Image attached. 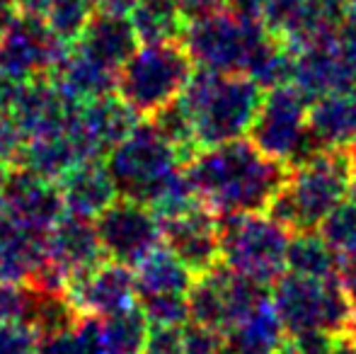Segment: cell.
Returning a JSON list of instances; mask_svg holds the SVG:
<instances>
[{"mask_svg": "<svg viewBox=\"0 0 356 354\" xmlns=\"http://www.w3.org/2000/svg\"><path fill=\"white\" fill-rule=\"evenodd\" d=\"M197 197L218 216L267 211L289 177V168L254 148L252 141L204 146L184 163Z\"/></svg>", "mask_w": 356, "mask_h": 354, "instance_id": "1", "label": "cell"}, {"mask_svg": "<svg viewBox=\"0 0 356 354\" xmlns=\"http://www.w3.org/2000/svg\"><path fill=\"white\" fill-rule=\"evenodd\" d=\"M354 179L352 148H325L315 158L291 168L267 214L291 233L315 231L352 194Z\"/></svg>", "mask_w": 356, "mask_h": 354, "instance_id": "2", "label": "cell"}, {"mask_svg": "<svg viewBox=\"0 0 356 354\" xmlns=\"http://www.w3.org/2000/svg\"><path fill=\"white\" fill-rule=\"evenodd\" d=\"M264 90L245 73L197 68L179 99L187 107L199 146L238 141L250 131Z\"/></svg>", "mask_w": 356, "mask_h": 354, "instance_id": "3", "label": "cell"}, {"mask_svg": "<svg viewBox=\"0 0 356 354\" xmlns=\"http://www.w3.org/2000/svg\"><path fill=\"white\" fill-rule=\"evenodd\" d=\"M194 71L197 63L179 39L141 44L117 71V95L138 117L148 119L182 95Z\"/></svg>", "mask_w": 356, "mask_h": 354, "instance_id": "4", "label": "cell"}, {"mask_svg": "<svg viewBox=\"0 0 356 354\" xmlns=\"http://www.w3.org/2000/svg\"><path fill=\"white\" fill-rule=\"evenodd\" d=\"M310 102L313 99L296 83L264 90L248 136L259 153L272 161L296 168L325 151L323 143L310 131Z\"/></svg>", "mask_w": 356, "mask_h": 354, "instance_id": "5", "label": "cell"}, {"mask_svg": "<svg viewBox=\"0 0 356 354\" xmlns=\"http://www.w3.org/2000/svg\"><path fill=\"white\" fill-rule=\"evenodd\" d=\"M269 39L272 32L264 27L259 15L225 8L187 22L179 42L199 68H211L220 73H248L252 58Z\"/></svg>", "mask_w": 356, "mask_h": 354, "instance_id": "6", "label": "cell"}, {"mask_svg": "<svg viewBox=\"0 0 356 354\" xmlns=\"http://www.w3.org/2000/svg\"><path fill=\"white\" fill-rule=\"evenodd\" d=\"M104 166L117 184L119 197L136 199L153 209L184 163L158 129L143 119L119 146L112 148Z\"/></svg>", "mask_w": 356, "mask_h": 354, "instance_id": "7", "label": "cell"}, {"mask_svg": "<svg viewBox=\"0 0 356 354\" xmlns=\"http://www.w3.org/2000/svg\"><path fill=\"white\" fill-rule=\"evenodd\" d=\"M272 306L289 335L303 330H327L332 335L349 332L356 313L339 277L310 279L284 272L272 284Z\"/></svg>", "mask_w": 356, "mask_h": 354, "instance_id": "8", "label": "cell"}, {"mask_svg": "<svg viewBox=\"0 0 356 354\" xmlns=\"http://www.w3.org/2000/svg\"><path fill=\"white\" fill-rule=\"evenodd\" d=\"M220 257L233 272L272 287L286 272L291 231L267 211L218 216Z\"/></svg>", "mask_w": 356, "mask_h": 354, "instance_id": "9", "label": "cell"}, {"mask_svg": "<svg viewBox=\"0 0 356 354\" xmlns=\"http://www.w3.org/2000/svg\"><path fill=\"white\" fill-rule=\"evenodd\" d=\"M68 49L71 47L54 37L42 15L17 13L0 34V71L19 86L34 78H47Z\"/></svg>", "mask_w": 356, "mask_h": 354, "instance_id": "10", "label": "cell"}, {"mask_svg": "<svg viewBox=\"0 0 356 354\" xmlns=\"http://www.w3.org/2000/svg\"><path fill=\"white\" fill-rule=\"evenodd\" d=\"M99 243L109 260L136 267L145 255L163 246L158 214L136 199L117 197L99 216H95Z\"/></svg>", "mask_w": 356, "mask_h": 354, "instance_id": "11", "label": "cell"}, {"mask_svg": "<svg viewBox=\"0 0 356 354\" xmlns=\"http://www.w3.org/2000/svg\"><path fill=\"white\" fill-rule=\"evenodd\" d=\"M138 122L141 117L119 95L117 97L107 95V97L78 104L66 134L71 136L83 161H104L112 148L134 131Z\"/></svg>", "mask_w": 356, "mask_h": 354, "instance_id": "12", "label": "cell"}, {"mask_svg": "<svg viewBox=\"0 0 356 354\" xmlns=\"http://www.w3.org/2000/svg\"><path fill=\"white\" fill-rule=\"evenodd\" d=\"M160 228H163V246L192 269L194 277L211 272L223 262L218 214L211 211L204 202H197L175 216L160 218Z\"/></svg>", "mask_w": 356, "mask_h": 354, "instance_id": "13", "label": "cell"}, {"mask_svg": "<svg viewBox=\"0 0 356 354\" xmlns=\"http://www.w3.org/2000/svg\"><path fill=\"white\" fill-rule=\"evenodd\" d=\"M68 296L83 313L114 316L138 303L136 272L117 260H102L88 272L73 274L68 282Z\"/></svg>", "mask_w": 356, "mask_h": 354, "instance_id": "14", "label": "cell"}, {"mask_svg": "<svg viewBox=\"0 0 356 354\" xmlns=\"http://www.w3.org/2000/svg\"><path fill=\"white\" fill-rule=\"evenodd\" d=\"M75 107L78 104L61 92L51 76H47L19 86L10 117L24 138L56 136V134H66Z\"/></svg>", "mask_w": 356, "mask_h": 354, "instance_id": "15", "label": "cell"}, {"mask_svg": "<svg viewBox=\"0 0 356 354\" xmlns=\"http://www.w3.org/2000/svg\"><path fill=\"white\" fill-rule=\"evenodd\" d=\"M0 199L10 216L44 231H49L66 214L58 182L44 179L17 166H10L8 177L0 187Z\"/></svg>", "mask_w": 356, "mask_h": 354, "instance_id": "16", "label": "cell"}, {"mask_svg": "<svg viewBox=\"0 0 356 354\" xmlns=\"http://www.w3.org/2000/svg\"><path fill=\"white\" fill-rule=\"evenodd\" d=\"M75 47L112 71H119L141 47V39L134 29L129 13L97 8Z\"/></svg>", "mask_w": 356, "mask_h": 354, "instance_id": "17", "label": "cell"}, {"mask_svg": "<svg viewBox=\"0 0 356 354\" xmlns=\"http://www.w3.org/2000/svg\"><path fill=\"white\" fill-rule=\"evenodd\" d=\"M47 255L54 262H58L71 277L88 272L102 260H107L92 218L75 216L68 211L49 228Z\"/></svg>", "mask_w": 356, "mask_h": 354, "instance_id": "18", "label": "cell"}, {"mask_svg": "<svg viewBox=\"0 0 356 354\" xmlns=\"http://www.w3.org/2000/svg\"><path fill=\"white\" fill-rule=\"evenodd\" d=\"M58 189L68 214L92 221L119 197L104 161H80L58 179Z\"/></svg>", "mask_w": 356, "mask_h": 354, "instance_id": "19", "label": "cell"}, {"mask_svg": "<svg viewBox=\"0 0 356 354\" xmlns=\"http://www.w3.org/2000/svg\"><path fill=\"white\" fill-rule=\"evenodd\" d=\"M51 81L61 88L71 102L85 104L117 92V71L95 61L78 47H71L51 73Z\"/></svg>", "mask_w": 356, "mask_h": 354, "instance_id": "20", "label": "cell"}, {"mask_svg": "<svg viewBox=\"0 0 356 354\" xmlns=\"http://www.w3.org/2000/svg\"><path fill=\"white\" fill-rule=\"evenodd\" d=\"M310 131L325 148L356 143V88L330 92L310 102Z\"/></svg>", "mask_w": 356, "mask_h": 354, "instance_id": "21", "label": "cell"}, {"mask_svg": "<svg viewBox=\"0 0 356 354\" xmlns=\"http://www.w3.org/2000/svg\"><path fill=\"white\" fill-rule=\"evenodd\" d=\"M24 291H27V298H24L22 323H27L37 332L39 340H49V337L73 330L83 316L68 291H51V289H39L32 284H24Z\"/></svg>", "mask_w": 356, "mask_h": 354, "instance_id": "22", "label": "cell"}, {"mask_svg": "<svg viewBox=\"0 0 356 354\" xmlns=\"http://www.w3.org/2000/svg\"><path fill=\"white\" fill-rule=\"evenodd\" d=\"M136 291L138 298L148 296H187L194 284V272L165 246H158L150 255H145L136 267Z\"/></svg>", "mask_w": 356, "mask_h": 354, "instance_id": "23", "label": "cell"}, {"mask_svg": "<svg viewBox=\"0 0 356 354\" xmlns=\"http://www.w3.org/2000/svg\"><path fill=\"white\" fill-rule=\"evenodd\" d=\"M284 325L272 306V296L252 313L240 318L225 332V347L233 354H277L284 345Z\"/></svg>", "mask_w": 356, "mask_h": 354, "instance_id": "24", "label": "cell"}, {"mask_svg": "<svg viewBox=\"0 0 356 354\" xmlns=\"http://www.w3.org/2000/svg\"><path fill=\"white\" fill-rule=\"evenodd\" d=\"M83 161L71 141L68 134H56V136H37V138H24L22 148H19L15 166L24 168V170L34 172V175L58 182L73 166Z\"/></svg>", "mask_w": 356, "mask_h": 354, "instance_id": "25", "label": "cell"}, {"mask_svg": "<svg viewBox=\"0 0 356 354\" xmlns=\"http://www.w3.org/2000/svg\"><path fill=\"white\" fill-rule=\"evenodd\" d=\"M129 17L141 44L175 42V39H182V32L187 27V19L175 0H134V5L129 8Z\"/></svg>", "mask_w": 356, "mask_h": 354, "instance_id": "26", "label": "cell"}, {"mask_svg": "<svg viewBox=\"0 0 356 354\" xmlns=\"http://www.w3.org/2000/svg\"><path fill=\"white\" fill-rule=\"evenodd\" d=\"M337 269L339 257L318 233V228L291 233L289 250H286V272L310 279H327L334 277Z\"/></svg>", "mask_w": 356, "mask_h": 354, "instance_id": "27", "label": "cell"}, {"mask_svg": "<svg viewBox=\"0 0 356 354\" xmlns=\"http://www.w3.org/2000/svg\"><path fill=\"white\" fill-rule=\"evenodd\" d=\"M189 321L228 330V301H225V265L220 262L211 272L199 274L187 293Z\"/></svg>", "mask_w": 356, "mask_h": 354, "instance_id": "28", "label": "cell"}, {"mask_svg": "<svg viewBox=\"0 0 356 354\" xmlns=\"http://www.w3.org/2000/svg\"><path fill=\"white\" fill-rule=\"evenodd\" d=\"M102 335L109 354H143L150 335V321L136 303L122 313L104 316Z\"/></svg>", "mask_w": 356, "mask_h": 354, "instance_id": "29", "label": "cell"}, {"mask_svg": "<svg viewBox=\"0 0 356 354\" xmlns=\"http://www.w3.org/2000/svg\"><path fill=\"white\" fill-rule=\"evenodd\" d=\"M148 122L158 129V134L179 153L182 163H187L194 153L199 151L197 134H194V124L189 117L187 107L182 104V99H172L170 104H165L163 109H158L155 114H150Z\"/></svg>", "mask_w": 356, "mask_h": 354, "instance_id": "30", "label": "cell"}, {"mask_svg": "<svg viewBox=\"0 0 356 354\" xmlns=\"http://www.w3.org/2000/svg\"><path fill=\"white\" fill-rule=\"evenodd\" d=\"M95 10H97L95 0H49L44 10V22L58 42L75 47L92 19Z\"/></svg>", "mask_w": 356, "mask_h": 354, "instance_id": "31", "label": "cell"}, {"mask_svg": "<svg viewBox=\"0 0 356 354\" xmlns=\"http://www.w3.org/2000/svg\"><path fill=\"white\" fill-rule=\"evenodd\" d=\"M320 236L327 241L339 262L356 260V204L354 199H344L339 207H334L323 223L318 226Z\"/></svg>", "mask_w": 356, "mask_h": 354, "instance_id": "32", "label": "cell"}, {"mask_svg": "<svg viewBox=\"0 0 356 354\" xmlns=\"http://www.w3.org/2000/svg\"><path fill=\"white\" fill-rule=\"evenodd\" d=\"M138 306L143 308L150 325H184L189 321V303L182 293L138 298Z\"/></svg>", "mask_w": 356, "mask_h": 354, "instance_id": "33", "label": "cell"}, {"mask_svg": "<svg viewBox=\"0 0 356 354\" xmlns=\"http://www.w3.org/2000/svg\"><path fill=\"white\" fill-rule=\"evenodd\" d=\"M225 350V332L197 321L182 325V354H220Z\"/></svg>", "mask_w": 356, "mask_h": 354, "instance_id": "34", "label": "cell"}, {"mask_svg": "<svg viewBox=\"0 0 356 354\" xmlns=\"http://www.w3.org/2000/svg\"><path fill=\"white\" fill-rule=\"evenodd\" d=\"M0 354H39V335L22 321L0 323Z\"/></svg>", "mask_w": 356, "mask_h": 354, "instance_id": "35", "label": "cell"}, {"mask_svg": "<svg viewBox=\"0 0 356 354\" xmlns=\"http://www.w3.org/2000/svg\"><path fill=\"white\" fill-rule=\"evenodd\" d=\"M291 345L298 354H332L334 345H337V337L327 330H320V328H313V330H303L291 335Z\"/></svg>", "mask_w": 356, "mask_h": 354, "instance_id": "36", "label": "cell"}, {"mask_svg": "<svg viewBox=\"0 0 356 354\" xmlns=\"http://www.w3.org/2000/svg\"><path fill=\"white\" fill-rule=\"evenodd\" d=\"M22 143L24 136L15 127L13 117L10 114H0V161L8 163V166H15V158H17Z\"/></svg>", "mask_w": 356, "mask_h": 354, "instance_id": "37", "label": "cell"}, {"mask_svg": "<svg viewBox=\"0 0 356 354\" xmlns=\"http://www.w3.org/2000/svg\"><path fill=\"white\" fill-rule=\"evenodd\" d=\"M182 10L184 19L192 22V19H199V17H207V15H213L218 10H225L230 8V0H175Z\"/></svg>", "mask_w": 356, "mask_h": 354, "instance_id": "38", "label": "cell"}, {"mask_svg": "<svg viewBox=\"0 0 356 354\" xmlns=\"http://www.w3.org/2000/svg\"><path fill=\"white\" fill-rule=\"evenodd\" d=\"M337 277H339V282H342L344 291H347L349 301H352V303H354V308H356V260H344V262H339Z\"/></svg>", "mask_w": 356, "mask_h": 354, "instance_id": "39", "label": "cell"}, {"mask_svg": "<svg viewBox=\"0 0 356 354\" xmlns=\"http://www.w3.org/2000/svg\"><path fill=\"white\" fill-rule=\"evenodd\" d=\"M17 92H19V83H15L13 78H8L0 71V114H10Z\"/></svg>", "mask_w": 356, "mask_h": 354, "instance_id": "40", "label": "cell"}, {"mask_svg": "<svg viewBox=\"0 0 356 354\" xmlns=\"http://www.w3.org/2000/svg\"><path fill=\"white\" fill-rule=\"evenodd\" d=\"M17 13L19 10H17V5H15V0H0V34H3L5 27L17 17Z\"/></svg>", "mask_w": 356, "mask_h": 354, "instance_id": "41", "label": "cell"}, {"mask_svg": "<svg viewBox=\"0 0 356 354\" xmlns=\"http://www.w3.org/2000/svg\"><path fill=\"white\" fill-rule=\"evenodd\" d=\"M332 354H356V340L349 332L337 337V345H334V352Z\"/></svg>", "mask_w": 356, "mask_h": 354, "instance_id": "42", "label": "cell"}, {"mask_svg": "<svg viewBox=\"0 0 356 354\" xmlns=\"http://www.w3.org/2000/svg\"><path fill=\"white\" fill-rule=\"evenodd\" d=\"M95 5H97V8H104V10H122V13H129L134 0H95Z\"/></svg>", "mask_w": 356, "mask_h": 354, "instance_id": "43", "label": "cell"}, {"mask_svg": "<svg viewBox=\"0 0 356 354\" xmlns=\"http://www.w3.org/2000/svg\"><path fill=\"white\" fill-rule=\"evenodd\" d=\"M8 170H10V166H8V163H3V161H0V187H3L5 177H8Z\"/></svg>", "mask_w": 356, "mask_h": 354, "instance_id": "44", "label": "cell"}, {"mask_svg": "<svg viewBox=\"0 0 356 354\" xmlns=\"http://www.w3.org/2000/svg\"><path fill=\"white\" fill-rule=\"evenodd\" d=\"M277 354H298V352L293 350V345H291V342H284V345L279 347V352H277Z\"/></svg>", "mask_w": 356, "mask_h": 354, "instance_id": "45", "label": "cell"}, {"mask_svg": "<svg viewBox=\"0 0 356 354\" xmlns=\"http://www.w3.org/2000/svg\"><path fill=\"white\" fill-rule=\"evenodd\" d=\"M349 335L356 340V313H354V318H352V325H349Z\"/></svg>", "mask_w": 356, "mask_h": 354, "instance_id": "46", "label": "cell"}, {"mask_svg": "<svg viewBox=\"0 0 356 354\" xmlns=\"http://www.w3.org/2000/svg\"><path fill=\"white\" fill-rule=\"evenodd\" d=\"M0 282H5V265H3V257H0Z\"/></svg>", "mask_w": 356, "mask_h": 354, "instance_id": "47", "label": "cell"}, {"mask_svg": "<svg viewBox=\"0 0 356 354\" xmlns=\"http://www.w3.org/2000/svg\"><path fill=\"white\" fill-rule=\"evenodd\" d=\"M352 161H354V172H356V143L352 146Z\"/></svg>", "mask_w": 356, "mask_h": 354, "instance_id": "48", "label": "cell"}, {"mask_svg": "<svg viewBox=\"0 0 356 354\" xmlns=\"http://www.w3.org/2000/svg\"><path fill=\"white\" fill-rule=\"evenodd\" d=\"M5 214V207H3V199H0V216Z\"/></svg>", "mask_w": 356, "mask_h": 354, "instance_id": "49", "label": "cell"}, {"mask_svg": "<svg viewBox=\"0 0 356 354\" xmlns=\"http://www.w3.org/2000/svg\"><path fill=\"white\" fill-rule=\"evenodd\" d=\"M352 199H354V204H356V184H354V189H352Z\"/></svg>", "mask_w": 356, "mask_h": 354, "instance_id": "50", "label": "cell"}, {"mask_svg": "<svg viewBox=\"0 0 356 354\" xmlns=\"http://www.w3.org/2000/svg\"><path fill=\"white\" fill-rule=\"evenodd\" d=\"M220 354H233V352H230V350H228V347H225V350H223V352H220Z\"/></svg>", "mask_w": 356, "mask_h": 354, "instance_id": "51", "label": "cell"}]
</instances>
